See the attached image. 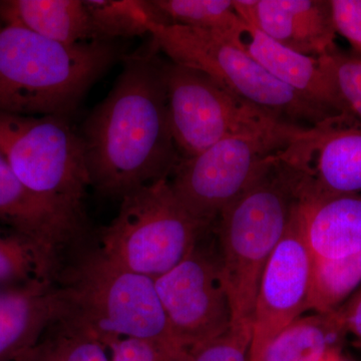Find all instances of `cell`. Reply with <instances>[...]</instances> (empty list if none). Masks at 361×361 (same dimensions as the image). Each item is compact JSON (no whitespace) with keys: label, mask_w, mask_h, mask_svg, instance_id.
<instances>
[{"label":"cell","mask_w":361,"mask_h":361,"mask_svg":"<svg viewBox=\"0 0 361 361\" xmlns=\"http://www.w3.org/2000/svg\"><path fill=\"white\" fill-rule=\"evenodd\" d=\"M154 40L123 59L113 89L82 123L90 187L122 200L169 179L180 160L169 121L166 61Z\"/></svg>","instance_id":"obj_1"},{"label":"cell","mask_w":361,"mask_h":361,"mask_svg":"<svg viewBox=\"0 0 361 361\" xmlns=\"http://www.w3.org/2000/svg\"><path fill=\"white\" fill-rule=\"evenodd\" d=\"M125 56L118 42L66 44L0 25V113L70 118Z\"/></svg>","instance_id":"obj_2"},{"label":"cell","mask_w":361,"mask_h":361,"mask_svg":"<svg viewBox=\"0 0 361 361\" xmlns=\"http://www.w3.org/2000/svg\"><path fill=\"white\" fill-rule=\"evenodd\" d=\"M281 153L226 207L214 225L234 327L252 329L261 275L302 200V173Z\"/></svg>","instance_id":"obj_3"},{"label":"cell","mask_w":361,"mask_h":361,"mask_svg":"<svg viewBox=\"0 0 361 361\" xmlns=\"http://www.w3.org/2000/svg\"><path fill=\"white\" fill-rule=\"evenodd\" d=\"M59 288L65 311L61 319L106 348L122 338L179 344L159 298L155 279L116 265L99 250L78 259L63 274Z\"/></svg>","instance_id":"obj_4"},{"label":"cell","mask_w":361,"mask_h":361,"mask_svg":"<svg viewBox=\"0 0 361 361\" xmlns=\"http://www.w3.org/2000/svg\"><path fill=\"white\" fill-rule=\"evenodd\" d=\"M0 153L32 193L85 227L90 176L82 137L68 118L0 113Z\"/></svg>","instance_id":"obj_5"},{"label":"cell","mask_w":361,"mask_h":361,"mask_svg":"<svg viewBox=\"0 0 361 361\" xmlns=\"http://www.w3.org/2000/svg\"><path fill=\"white\" fill-rule=\"evenodd\" d=\"M149 35L177 65L201 71L281 122L313 128L336 118L270 75L255 59L218 33L151 23Z\"/></svg>","instance_id":"obj_6"},{"label":"cell","mask_w":361,"mask_h":361,"mask_svg":"<svg viewBox=\"0 0 361 361\" xmlns=\"http://www.w3.org/2000/svg\"><path fill=\"white\" fill-rule=\"evenodd\" d=\"M211 228L182 205L163 179L123 197L118 215L102 232L99 252L116 265L156 279L188 257Z\"/></svg>","instance_id":"obj_7"},{"label":"cell","mask_w":361,"mask_h":361,"mask_svg":"<svg viewBox=\"0 0 361 361\" xmlns=\"http://www.w3.org/2000/svg\"><path fill=\"white\" fill-rule=\"evenodd\" d=\"M304 130L282 123L263 132L227 137L199 155L180 159L169 177L170 186L196 219L212 227L226 207Z\"/></svg>","instance_id":"obj_8"},{"label":"cell","mask_w":361,"mask_h":361,"mask_svg":"<svg viewBox=\"0 0 361 361\" xmlns=\"http://www.w3.org/2000/svg\"><path fill=\"white\" fill-rule=\"evenodd\" d=\"M165 75L169 121L180 159L199 155L227 137L287 123L239 99L201 71L166 61Z\"/></svg>","instance_id":"obj_9"},{"label":"cell","mask_w":361,"mask_h":361,"mask_svg":"<svg viewBox=\"0 0 361 361\" xmlns=\"http://www.w3.org/2000/svg\"><path fill=\"white\" fill-rule=\"evenodd\" d=\"M202 241L182 262L155 279L173 336L186 349L222 336L232 327L218 249Z\"/></svg>","instance_id":"obj_10"},{"label":"cell","mask_w":361,"mask_h":361,"mask_svg":"<svg viewBox=\"0 0 361 361\" xmlns=\"http://www.w3.org/2000/svg\"><path fill=\"white\" fill-rule=\"evenodd\" d=\"M312 260L304 236L300 202L261 275L249 360L257 356L278 332L308 310Z\"/></svg>","instance_id":"obj_11"},{"label":"cell","mask_w":361,"mask_h":361,"mask_svg":"<svg viewBox=\"0 0 361 361\" xmlns=\"http://www.w3.org/2000/svg\"><path fill=\"white\" fill-rule=\"evenodd\" d=\"M281 158L302 173L306 198L361 195V127L336 116L304 130Z\"/></svg>","instance_id":"obj_12"},{"label":"cell","mask_w":361,"mask_h":361,"mask_svg":"<svg viewBox=\"0 0 361 361\" xmlns=\"http://www.w3.org/2000/svg\"><path fill=\"white\" fill-rule=\"evenodd\" d=\"M240 18L291 51L319 58L336 47L330 0H234Z\"/></svg>","instance_id":"obj_13"},{"label":"cell","mask_w":361,"mask_h":361,"mask_svg":"<svg viewBox=\"0 0 361 361\" xmlns=\"http://www.w3.org/2000/svg\"><path fill=\"white\" fill-rule=\"evenodd\" d=\"M229 42L248 54L273 77L307 97L329 115L355 118L318 58L287 49L246 21Z\"/></svg>","instance_id":"obj_14"},{"label":"cell","mask_w":361,"mask_h":361,"mask_svg":"<svg viewBox=\"0 0 361 361\" xmlns=\"http://www.w3.org/2000/svg\"><path fill=\"white\" fill-rule=\"evenodd\" d=\"M56 282L0 287V361H13L63 318Z\"/></svg>","instance_id":"obj_15"},{"label":"cell","mask_w":361,"mask_h":361,"mask_svg":"<svg viewBox=\"0 0 361 361\" xmlns=\"http://www.w3.org/2000/svg\"><path fill=\"white\" fill-rule=\"evenodd\" d=\"M0 223L58 253L84 230L32 193L1 153Z\"/></svg>","instance_id":"obj_16"},{"label":"cell","mask_w":361,"mask_h":361,"mask_svg":"<svg viewBox=\"0 0 361 361\" xmlns=\"http://www.w3.org/2000/svg\"><path fill=\"white\" fill-rule=\"evenodd\" d=\"M0 20L61 44L97 40L84 0H1Z\"/></svg>","instance_id":"obj_17"},{"label":"cell","mask_w":361,"mask_h":361,"mask_svg":"<svg viewBox=\"0 0 361 361\" xmlns=\"http://www.w3.org/2000/svg\"><path fill=\"white\" fill-rule=\"evenodd\" d=\"M348 336L341 307L329 313L300 316L249 361H323L341 353Z\"/></svg>","instance_id":"obj_18"},{"label":"cell","mask_w":361,"mask_h":361,"mask_svg":"<svg viewBox=\"0 0 361 361\" xmlns=\"http://www.w3.org/2000/svg\"><path fill=\"white\" fill-rule=\"evenodd\" d=\"M59 254L25 235L0 233V286L59 280Z\"/></svg>","instance_id":"obj_19"},{"label":"cell","mask_w":361,"mask_h":361,"mask_svg":"<svg viewBox=\"0 0 361 361\" xmlns=\"http://www.w3.org/2000/svg\"><path fill=\"white\" fill-rule=\"evenodd\" d=\"M156 23L180 25L234 39L244 25L234 0H149Z\"/></svg>","instance_id":"obj_20"},{"label":"cell","mask_w":361,"mask_h":361,"mask_svg":"<svg viewBox=\"0 0 361 361\" xmlns=\"http://www.w3.org/2000/svg\"><path fill=\"white\" fill-rule=\"evenodd\" d=\"M360 284L361 250L345 257H313L308 310L336 311Z\"/></svg>","instance_id":"obj_21"},{"label":"cell","mask_w":361,"mask_h":361,"mask_svg":"<svg viewBox=\"0 0 361 361\" xmlns=\"http://www.w3.org/2000/svg\"><path fill=\"white\" fill-rule=\"evenodd\" d=\"M13 361H110V357L104 344L61 319Z\"/></svg>","instance_id":"obj_22"},{"label":"cell","mask_w":361,"mask_h":361,"mask_svg":"<svg viewBox=\"0 0 361 361\" xmlns=\"http://www.w3.org/2000/svg\"><path fill=\"white\" fill-rule=\"evenodd\" d=\"M97 40L116 42L149 35L155 23L149 1L145 0H84Z\"/></svg>","instance_id":"obj_23"},{"label":"cell","mask_w":361,"mask_h":361,"mask_svg":"<svg viewBox=\"0 0 361 361\" xmlns=\"http://www.w3.org/2000/svg\"><path fill=\"white\" fill-rule=\"evenodd\" d=\"M323 70L331 78L349 113L361 127V58L357 54L331 51L318 58Z\"/></svg>","instance_id":"obj_24"},{"label":"cell","mask_w":361,"mask_h":361,"mask_svg":"<svg viewBox=\"0 0 361 361\" xmlns=\"http://www.w3.org/2000/svg\"><path fill=\"white\" fill-rule=\"evenodd\" d=\"M251 329L232 326L222 336L188 349L187 361H249Z\"/></svg>","instance_id":"obj_25"},{"label":"cell","mask_w":361,"mask_h":361,"mask_svg":"<svg viewBox=\"0 0 361 361\" xmlns=\"http://www.w3.org/2000/svg\"><path fill=\"white\" fill-rule=\"evenodd\" d=\"M109 349L110 361H187L188 349L153 339H118Z\"/></svg>","instance_id":"obj_26"},{"label":"cell","mask_w":361,"mask_h":361,"mask_svg":"<svg viewBox=\"0 0 361 361\" xmlns=\"http://www.w3.org/2000/svg\"><path fill=\"white\" fill-rule=\"evenodd\" d=\"M336 32L361 58V0H330Z\"/></svg>","instance_id":"obj_27"},{"label":"cell","mask_w":361,"mask_h":361,"mask_svg":"<svg viewBox=\"0 0 361 361\" xmlns=\"http://www.w3.org/2000/svg\"><path fill=\"white\" fill-rule=\"evenodd\" d=\"M341 310L348 334L353 336L355 346L361 349V288L341 306Z\"/></svg>","instance_id":"obj_28"},{"label":"cell","mask_w":361,"mask_h":361,"mask_svg":"<svg viewBox=\"0 0 361 361\" xmlns=\"http://www.w3.org/2000/svg\"><path fill=\"white\" fill-rule=\"evenodd\" d=\"M323 361H348L344 360L341 356V353H334V355H329V357L325 358Z\"/></svg>","instance_id":"obj_29"}]
</instances>
